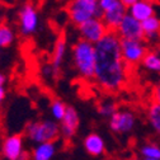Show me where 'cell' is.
Here are the masks:
<instances>
[{"label": "cell", "instance_id": "obj_8", "mask_svg": "<svg viewBox=\"0 0 160 160\" xmlns=\"http://www.w3.org/2000/svg\"><path fill=\"white\" fill-rule=\"evenodd\" d=\"M24 141L21 133L10 135L4 138L2 144V155L5 160H27L28 155L24 152Z\"/></svg>", "mask_w": 160, "mask_h": 160}, {"label": "cell", "instance_id": "obj_24", "mask_svg": "<svg viewBox=\"0 0 160 160\" xmlns=\"http://www.w3.org/2000/svg\"><path fill=\"white\" fill-rule=\"evenodd\" d=\"M119 2H121V0H98L99 8H101L102 13L109 10L111 8H113V7H114L116 4H118Z\"/></svg>", "mask_w": 160, "mask_h": 160}, {"label": "cell", "instance_id": "obj_29", "mask_svg": "<svg viewBox=\"0 0 160 160\" xmlns=\"http://www.w3.org/2000/svg\"><path fill=\"white\" fill-rule=\"evenodd\" d=\"M126 160H140V159H137V158H128V159H126Z\"/></svg>", "mask_w": 160, "mask_h": 160}, {"label": "cell", "instance_id": "obj_7", "mask_svg": "<svg viewBox=\"0 0 160 160\" xmlns=\"http://www.w3.org/2000/svg\"><path fill=\"white\" fill-rule=\"evenodd\" d=\"M19 32L23 37H28L36 33L39 24V15L37 8L32 3H26L22 5L18 13Z\"/></svg>", "mask_w": 160, "mask_h": 160}, {"label": "cell", "instance_id": "obj_3", "mask_svg": "<svg viewBox=\"0 0 160 160\" xmlns=\"http://www.w3.org/2000/svg\"><path fill=\"white\" fill-rule=\"evenodd\" d=\"M26 136L36 144L55 142L60 137V126L52 119L33 121L26 127Z\"/></svg>", "mask_w": 160, "mask_h": 160}, {"label": "cell", "instance_id": "obj_31", "mask_svg": "<svg viewBox=\"0 0 160 160\" xmlns=\"http://www.w3.org/2000/svg\"><path fill=\"white\" fill-rule=\"evenodd\" d=\"M15 2H21V0H15Z\"/></svg>", "mask_w": 160, "mask_h": 160}, {"label": "cell", "instance_id": "obj_23", "mask_svg": "<svg viewBox=\"0 0 160 160\" xmlns=\"http://www.w3.org/2000/svg\"><path fill=\"white\" fill-rule=\"evenodd\" d=\"M117 111L118 107L113 101H104L98 104V113L104 118H111Z\"/></svg>", "mask_w": 160, "mask_h": 160}, {"label": "cell", "instance_id": "obj_28", "mask_svg": "<svg viewBox=\"0 0 160 160\" xmlns=\"http://www.w3.org/2000/svg\"><path fill=\"white\" fill-rule=\"evenodd\" d=\"M5 80H7L5 75L0 72V87H4V84H5Z\"/></svg>", "mask_w": 160, "mask_h": 160}, {"label": "cell", "instance_id": "obj_9", "mask_svg": "<svg viewBox=\"0 0 160 160\" xmlns=\"http://www.w3.org/2000/svg\"><path fill=\"white\" fill-rule=\"evenodd\" d=\"M117 36L121 39H131V41H145L142 24L130 14H126L121 24L116 31Z\"/></svg>", "mask_w": 160, "mask_h": 160}, {"label": "cell", "instance_id": "obj_4", "mask_svg": "<svg viewBox=\"0 0 160 160\" xmlns=\"http://www.w3.org/2000/svg\"><path fill=\"white\" fill-rule=\"evenodd\" d=\"M69 18L76 27L82 26L92 18H101L102 10L98 0H71L68 7Z\"/></svg>", "mask_w": 160, "mask_h": 160}, {"label": "cell", "instance_id": "obj_1", "mask_svg": "<svg viewBox=\"0 0 160 160\" xmlns=\"http://www.w3.org/2000/svg\"><path fill=\"white\" fill-rule=\"evenodd\" d=\"M94 80L99 88L113 93L125 88L128 82V66L121 53V38L109 32L95 45Z\"/></svg>", "mask_w": 160, "mask_h": 160}, {"label": "cell", "instance_id": "obj_13", "mask_svg": "<svg viewBox=\"0 0 160 160\" xmlns=\"http://www.w3.org/2000/svg\"><path fill=\"white\" fill-rule=\"evenodd\" d=\"M127 14H130L140 23H142L146 19L155 15V8L151 0H140L127 9Z\"/></svg>", "mask_w": 160, "mask_h": 160}, {"label": "cell", "instance_id": "obj_2", "mask_svg": "<svg viewBox=\"0 0 160 160\" xmlns=\"http://www.w3.org/2000/svg\"><path fill=\"white\" fill-rule=\"evenodd\" d=\"M95 45L79 39L72 47V64L83 79H94L95 72Z\"/></svg>", "mask_w": 160, "mask_h": 160}, {"label": "cell", "instance_id": "obj_19", "mask_svg": "<svg viewBox=\"0 0 160 160\" xmlns=\"http://www.w3.org/2000/svg\"><path fill=\"white\" fill-rule=\"evenodd\" d=\"M141 65L150 72H155L160 75V52L148 51Z\"/></svg>", "mask_w": 160, "mask_h": 160}, {"label": "cell", "instance_id": "obj_18", "mask_svg": "<svg viewBox=\"0 0 160 160\" xmlns=\"http://www.w3.org/2000/svg\"><path fill=\"white\" fill-rule=\"evenodd\" d=\"M146 118H148V122L151 126V128L160 135V104L155 103V102H150L146 106Z\"/></svg>", "mask_w": 160, "mask_h": 160}, {"label": "cell", "instance_id": "obj_16", "mask_svg": "<svg viewBox=\"0 0 160 160\" xmlns=\"http://www.w3.org/2000/svg\"><path fill=\"white\" fill-rule=\"evenodd\" d=\"M141 24H142V29H144L145 41L155 42L158 39H160V19L156 15L146 19Z\"/></svg>", "mask_w": 160, "mask_h": 160}, {"label": "cell", "instance_id": "obj_21", "mask_svg": "<svg viewBox=\"0 0 160 160\" xmlns=\"http://www.w3.org/2000/svg\"><path fill=\"white\" fill-rule=\"evenodd\" d=\"M68 106L61 101V99H53L50 104V111H51V116L53 118V121H60L64 118L65 113H66Z\"/></svg>", "mask_w": 160, "mask_h": 160}, {"label": "cell", "instance_id": "obj_12", "mask_svg": "<svg viewBox=\"0 0 160 160\" xmlns=\"http://www.w3.org/2000/svg\"><path fill=\"white\" fill-rule=\"evenodd\" d=\"M126 14H127V8L119 2L118 4H116L109 10L103 12L101 18L111 32H116Z\"/></svg>", "mask_w": 160, "mask_h": 160}, {"label": "cell", "instance_id": "obj_15", "mask_svg": "<svg viewBox=\"0 0 160 160\" xmlns=\"http://www.w3.org/2000/svg\"><path fill=\"white\" fill-rule=\"evenodd\" d=\"M84 148L88 154L93 156H99L103 155L106 151V144L102 136H99L98 133H89L84 138Z\"/></svg>", "mask_w": 160, "mask_h": 160}, {"label": "cell", "instance_id": "obj_27", "mask_svg": "<svg viewBox=\"0 0 160 160\" xmlns=\"http://www.w3.org/2000/svg\"><path fill=\"white\" fill-rule=\"evenodd\" d=\"M5 97H7V90L4 87H0V106H2V103L5 101Z\"/></svg>", "mask_w": 160, "mask_h": 160}, {"label": "cell", "instance_id": "obj_22", "mask_svg": "<svg viewBox=\"0 0 160 160\" xmlns=\"http://www.w3.org/2000/svg\"><path fill=\"white\" fill-rule=\"evenodd\" d=\"M138 151L142 159H160V146L155 142L144 144Z\"/></svg>", "mask_w": 160, "mask_h": 160}, {"label": "cell", "instance_id": "obj_11", "mask_svg": "<svg viewBox=\"0 0 160 160\" xmlns=\"http://www.w3.org/2000/svg\"><path fill=\"white\" fill-rule=\"evenodd\" d=\"M79 122H80V118H79L76 109L72 107H68L66 113H65L64 118L61 119V125H60V136H61L65 141L71 140L76 133Z\"/></svg>", "mask_w": 160, "mask_h": 160}, {"label": "cell", "instance_id": "obj_6", "mask_svg": "<svg viewBox=\"0 0 160 160\" xmlns=\"http://www.w3.org/2000/svg\"><path fill=\"white\" fill-rule=\"evenodd\" d=\"M148 46L145 41H131L121 39V53L125 64L131 68L142 62L145 55L148 53Z\"/></svg>", "mask_w": 160, "mask_h": 160}, {"label": "cell", "instance_id": "obj_20", "mask_svg": "<svg viewBox=\"0 0 160 160\" xmlns=\"http://www.w3.org/2000/svg\"><path fill=\"white\" fill-rule=\"evenodd\" d=\"M14 39H15V33L13 28L5 23L0 24V48L12 46Z\"/></svg>", "mask_w": 160, "mask_h": 160}, {"label": "cell", "instance_id": "obj_14", "mask_svg": "<svg viewBox=\"0 0 160 160\" xmlns=\"http://www.w3.org/2000/svg\"><path fill=\"white\" fill-rule=\"evenodd\" d=\"M66 50H68V43L64 36H60L53 46V51H52V57H51V66L53 69V71L56 72V75L60 71V68H61L64 58L66 56Z\"/></svg>", "mask_w": 160, "mask_h": 160}, {"label": "cell", "instance_id": "obj_30", "mask_svg": "<svg viewBox=\"0 0 160 160\" xmlns=\"http://www.w3.org/2000/svg\"><path fill=\"white\" fill-rule=\"evenodd\" d=\"M142 160H160V159H142Z\"/></svg>", "mask_w": 160, "mask_h": 160}, {"label": "cell", "instance_id": "obj_25", "mask_svg": "<svg viewBox=\"0 0 160 160\" xmlns=\"http://www.w3.org/2000/svg\"><path fill=\"white\" fill-rule=\"evenodd\" d=\"M151 101L160 104V83H158L151 90Z\"/></svg>", "mask_w": 160, "mask_h": 160}, {"label": "cell", "instance_id": "obj_10", "mask_svg": "<svg viewBox=\"0 0 160 160\" xmlns=\"http://www.w3.org/2000/svg\"><path fill=\"white\" fill-rule=\"evenodd\" d=\"M136 117L130 109H119L109 118V127L116 133H127L133 130Z\"/></svg>", "mask_w": 160, "mask_h": 160}, {"label": "cell", "instance_id": "obj_17", "mask_svg": "<svg viewBox=\"0 0 160 160\" xmlns=\"http://www.w3.org/2000/svg\"><path fill=\"white\" fill-rule=\"evenodd\" d=\"M55 154H56L55 142H43V144H38L33 149L31 154V159L32 160H52Z\"/></svg>", "mask_w": 160, "mask_h": 160}, {"label": "cell", "instance_id": "obj_32", "mask_svg": "<svg viewBox=\"0 0 160 160\" xmlns=\"http://www.w3.org/2000/svg\"><path fill=\"white\" fill-rule=\"evenodd\" d=\"M0 50H2V48H0Z\"/></svg>", "mask_w": 160, "mask_h": 160}, {"label": "cell", "instance_id": "obj_26", "mask_svg": "<svg viewBox=\"0 0 160 160\" xmlns=\"http://www.w3.org/2000/svg\"><path fill=\"white\" fill-rule=\"evenodd\" d=\"M137 2H140V0H121V3H122L127 9H128L130 7H132L133 4H136Z\"/></svg>", "mask_w": 160, "mask_h": 160}, {"label": "cell", "instance_id": "obj_5", "mask_svg": "<svg viewBox=\"0 0 160 160\" xmlns=\"http://www.w3.org/2000/svg\"><path fill=\"white\" fill-rule=\"evenodd\" d=\"M78 29L80 33V39H84L92 45H97L111 32L102 21V18H92L79 26Z\"/></svg>", "mask_w": 160, "mask_h": 160}]
</instances>
